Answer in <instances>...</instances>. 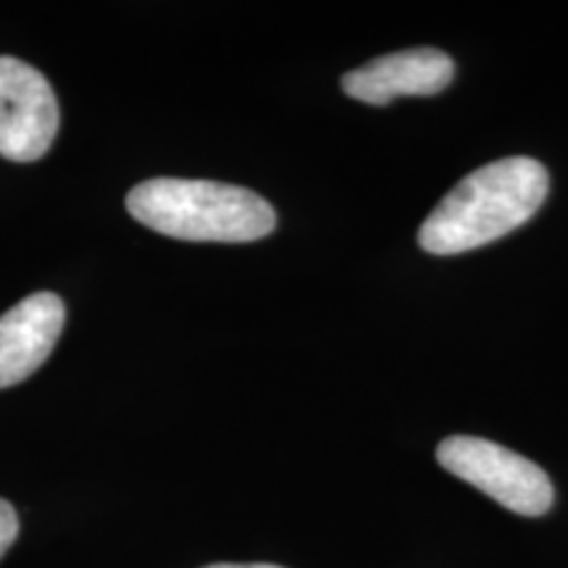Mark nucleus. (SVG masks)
<instances>
[{"instance_id": "7ed1b4c3", "label": "nucleus", "mask_w": 568, "mask_h": 568, "mask_svg": "<svg viewBox=\"0 0 568 568\" xmlns=\"http://www.w3.org/2000/svg\"><path fill=\"white\" fill-rule=\"evenodd\" d=\"M437 460L453 477L481 489L518 516L548 514L556 500V489L542 468L489 439L447 437L437 447Z\"/></svg>"}, {"instance_id": "f257e3e1", "label": "nucleus", "mask_w": 568, "mask_h": 568, "mask_svg": "<svg viewBox=\"0 0 568 568\" xmlns=\"http://www.w3.org/2000/svg\"><path fill=\"white\" fill-rule=\"evenodd\" d=\"M548 169L527 155L497 159L460 180L418 230L432 255H456L506 237L542 209Z\"/></svg>"}, {"instance_id": "20e7f679", "label": "nucleus", "mask_w": 568, "mask_h": 568, "mask_svg": "<svg viewBox=\"0 0 568 568\" xmlns=\"http://www.w3.org/2000/svg\"><path fill=\"white\" fill-rule=\"evenodd\" d=\"M59 124V101L45 74L13 55H0V155L19 163L42 159Z\"/></svg>"}, {"instance_id": "6e6552de", "label": "nucleus", "mask_w": 568, "mask_h": 568, "mask_svg": "<svg viewBox=\"0 0 568 568\" xmlns=\"http://www.w3.org/2000/svg\"><path fill=\"white\" fill-rule=\"evenodd\" d=\"M205 568H282V566H272V564H213Z\"/></svg>"}, {"instance_id": "423d86ee", "label": "nucleus", "mask_w": 568, "mask_h": 568, "mask_svg": "<svg viewBox=\"0 0 568 568\" xmlns=\"http://www.w3.org/2000/svg\"><path fill=\"white\" fill-rule=\"evenodd\" d=\"M63 322L67 308L55 293H34L0 316V389L19 385L45 364Z\"/></svg>"}, {"instance_id": "39448f33", "label": "nucleus", "mask_w": 568, "mask_h": 568, "mask_svg": "<svg viewBox=\"0 0 568 568\" xmlns=\"http://www.w3.org/2000/svg\"><path fill=\"white\" fill-rule=\"evenodd\" d=\"M456 74V63L437 48H410L379 55L366 67L347 71L343 90L353 101L387 105L403 95H437Z\"/></svg>"}, {"instance_id": "0eeeda50", "label": "nucleus", "mask_w": 568, "mask_h": 568, "mask_svg": "<svg viewBox=\"0 0 568 568\" xmlns=\"http://www.w3.org/2000/svg\"><path fill=\"white\" fill-rule=\"evenodd\" d=\"M17 537H19L17 508H13L9 500H3V497H0V558L9 552L11 545L17 542Z\"/></svg>"}, {"instance_id": "f03ea898", "label": "nucleus", "mask_w": 568, "mask_h": 568, "mask_svg": "<svg viewBox=\"0 0 568 568\" xmlns=\"http://www.w3.org/2000/svg\"><path fill=\"white\" fill-rule=\"evenodd\" d=\"M126 211L148 230L190 243H253L276 230L272 203L211 180H148L130 190Z\"/></svg>"}]
</instances>
